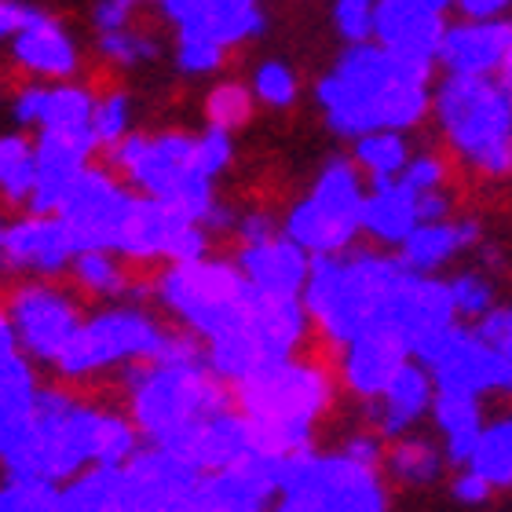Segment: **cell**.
Returning <instances> with one entry per match:
<instances>
[{
	"label": "cell",
	"instance_id": "obj_1",
	"mask_svg": "<svg viewBox=\"0 0 512 512\" xmlns=\"http://www.w3.org/2000/svg\"><path fill=\"white\" fill-rule=\"evenodd\" d=\"M136 450L139 432L125 414L77 403L63 388H41L26 436L0 465L63 487L92 465H125Z\"/></svg>",
	"mask_w": 512,
	"mask_h": 512
},
{
	"label": "cell",
	"instance_id": "obj_4",
	"mask_svg": "<svg viewBox=\"0 0 512 512\" xmlns=\"http://www.w3.org/2000/svg\"><path fill=\"white\" fill-rule=\"evenodd\" d=\"M128 421L154 447H165L205 417L235 410V384L202 359L132 363L125 374Z\"/></svg>",
	"mask_w": 512,
	"mask_h": 512
},
{
	"label": "cell",
	"instance_id": "obj_41",
	"mask_svg": "<svg viewBox=\"0 0 512 512\" xmlns=\"http://www.w3.org/2000/svg\"><path fill=\"white\" fill-rule=\"evenodd\" d=\"M443 176H447V169H443V161L439 158H414L406 161V169L395 176V180L403 183L410 194H428V191H439V183H443Z\"/></svg>",
	"mask_w": 512,
	"mask_h": 512
},
{
	"label": "cell",
	"instance_id": "obj_36",
	"mask_svg": "<svg viewBox=\"0 0 512 512\" xmlns=\"http://www.w3.org/2000/svg\"><path fill=\"white\" fill-rule=\"evenodd\" d=\"M128 118H132V110H128V96L121 88H107V92H96V103H92V139H96L99 150L114 147L121 136H128Z\"/></svg>",
	"mask_w": 512,
	"mask_h": 512
},
{
	"label": "cell",
	"instance_id": "obj_12",
	"mask_svg": "<svg viewBox=\"0 0 512 512\" xmlns=\"http://www.w3.org/2000/svg\"><path fill=\"white\" fill-rule=\"evenodd\" d=\"M4 315L11 322L19 352L30 363L48 366L59 359V352L81 326V304L48 278L19 282L4 300Z\"/></svg>",
	"mask_w": 512,
	"mask_h": 512
},
{
	"label": "cell",
	"instance_id": "obj_51",
	"mask_svg": "<svg viewBox=\"0 0 512 512\" xmlns=\"http://www.w3.org/2000/svg\"><path fill=\"white\" fill-rule=\"evenodd\" d=\"M158 4H161V0H158Z\"/></svg>",
	"mask_w": 512,
	"mask_h": 512
},
{
	"label": "cell",
	"instance_id": "obj_32",
	"mask_svg": "<svg viewBox=\"0 0 512 512\" xmlns=\"http://www.w3.org/2000/svg\"><path fill=\"white\" fill-rule=\"evenodd\" d=\"M59 494H63V487L52 480L4 472V480H0V512H59Z\"/></svg>",
	"mask_w": 512,
	"mask_h": 512
},
{
	"label": "cell",
	"instance_id": "obj_11",
	"mask_svg": "<svg viewBox=\"0 0 512 512\" xmlns=\"http://www.w3.org/2000/svg\"><path fill=\"white\" fill-rule=\"evenodd\" d=\"M275 491L304 494L326 512H384V491L377 480V465L330 454L315 458L311 450H293L275 461Z\"/></svg>",
	"mask_w": 512,
	"mask_h": 512
},
{
	"label": "cell",
	"instance_id": "obj_47",
	"mask_svg": "<svg viewBox=\"0 0 512 512\" xmlns=\"http://www.w3.org/2000/svg\"><path fill=\"white\" fill-rule=\"evenodd\" d=\"M458 4L472 19H491V15H498L502 8H509L512 0H458Z\"/></svg>",
	"mask_w": 512,
	"mask_h": 512
},
{
	"label": "cell",
	"instance_id": "obj_44",
	"mask_svg": "<svg viewBox=\"0 0 512 512\" xmlns=\"http://www.w3.org/2000/svg\"><path fill=\"white\" fill-rule=\"evenodd\" d=\"M487 344H494L498 352L505 355L512 363V308H502V311H487L480 322V330H476Z\"/></svg>",
	"mask_w": 512,
	"mask_h": 512
},
{
	"label": "cell",
	"instance_id": "obj_38",
	"mask_svg": "<svg viewBox=\"0 0 512 512\" xmlns=\"http://www.w3.org/2000/svg\"><path fill=\"white\" fill-rule=\"evenodd\" d=\"M450 286V297H454V311L458 315H472V319H483L487 311L494 308V289L487 278L480 275H458Z\"/></svg>",
	"mask_w": 512,
	"mask_h": 512
},
{
	"label": "cell",
	"instance_id": "obj_21",
	"mask_svg": "<svg viewBox=\"0 0 512 512\" xmlns=\"http://www.w3.org/2000/svg\"><path fill=\"white\" fill-rule=\"evenodd\" d=\"M505 44H509V26L491 19H476L469 26L443 30L436 48V59L450 74L461 77H491L502 66Z\"/></svg>",
	"mask_w": 512,
	"mask_h": 512
},
{
	"label": "cell",
	"instance_id": "obj_24",
	"mask_svg": "<svg viewBox=\"0 0 512 512\" xmlns=\"http://www.w3.org/2000/svg\"><path fill=\"white\" fill-rule=\"evenodd\" d=\"M480 235V227L476 224H458V220H428V224H417L410 235L399 242L403 249V260L410 271H432V267L447 264L450 256L458 253V249L472 246Z\"/></svg>",
	"mask_w": 512,
	"mask_h": 512
},
{
	"label": "cell",
	"instance_id": "obj_3",
	"mask_svg": "<svg viewBox=\"0 0 512 512\" xmlns=\"http://www.w3.org/2000/svg\"><path fill=\"white\" fill-rule=\"evenodd\" d=\"M235 410L242 414L253 443V458L278 461L293 450H308L311 428L330 403V381L319 366L271 359L238 377Z\"/></svg>",
	"mask_w": 512,
	"mask_h": 512
},
{
	"label": "cell",
	"instance_id": "obj_16",
	"mask_svg": "<svg viewBox=\"0 0 512 512\" xmlns=\"http://www.w3.org/2000/svg\"><path fill=\"white\" fill-rule=\"evenodd\" d=\"M454 315L458 311H454L447 282L428 278L425 271H410V267L399 278V286L392 289V297L384 300V308L377 311V319L403 333L414 355L436 341L439 333H447L454 326Z\"/></svg>",
	"mask_w": 512,
	"mask_h": 512
},
{
	"label": "cell",
	"instance_id": "obj_5",
	"mask_svg": "<svg viewBox=\"0 0 512 512\" xmlns=\"http://www.w3.org/2000/svg\"><path fill=\"white\" fill-rule=\"evenodd\" d=\"M406 264L399 256H311V271L304 282V311H308L319 333L330 344H348L355 333H363L392 297Z\"/></svg>",
	"mask_w": 512,
	"mask_h": 512
},
{
	"label": "cell",
	"instance_id": "obj_37",
	"mask_svg": "<svg viewBox=\"0 0 512 512\" xmlns=\"http://www.w3.org/2000/svg\"><path fill=\"white\" fill-rule=\"evenodd\" d=\"M253 96L267 107H289L297 99V77L282 63H264L253 77Z\"/></svg>",
	"mask_w": 512,
	"mask_h": 512
},
{
	"label": "cell",
	"instance_id": "obj_13",
	"mask_svg": "<svg viewBox=\"0 0 512 512\" xmlns=\"http://www.w3.org/2000/svg\"><path fill=\"white\" fill-rule=\"evenodd\" d=\"M205 227L183 213L180 205L147 198V194H132L128 213L114 238V253L125 260H198L205 256Z\"/></svg>",
	"mask_w": 512,
	"mask_h": 512
},
{
	"label": "cell",
	"instance_id": "obj_39",
	"mask_svg": "<svg viewBox=\"0 0 512 512\" xmlns=\"http://www.w3.org/2000/svg\"><path fill=\"white\" fill-rule=\"evenodd\" d=\"M224 63V44L209 41L202 33H180V66L191 74H205Z\"/></svg>",
	"mask_w": 512,
	"mask_h": 512
},
{
	"label": "cell",
	"instance_id": "obj_7",
	"mask_svg": "<svg viewBox=\"0 0 512 512\" xmlns=\"http://www.w3.org/2000/svg\"><path fill=\"white\" fill-rule=\"evenodd\" d=\"M99 154L107 158L103 165L136 194L180 205L198 224H205V216L213 213V176L202 165L198 139L187 132H161V136L128 132Z\"/></svg>",
	"mask_w": 512,
	"mask_h": 512
},
{
	"label": "cell",
	"instance_id": "obj_43",
	"mask_svg": "<svg viewBox=\"0 0 512 512\" xmlns=\"http://www.w3.org/2000/svg\"><path fill=\"white\" fill-rule=\"evenodd\" d=\"M136 8L139 0H99L96 11H92V22H96L99 33L125 30V26L136 22Z\"/></svg>",
	"mask_w": 512,
	"mask_h": 512
},
{
	"label": "cell",
	"instance_id": "obj_45",
	"mask_svg": "<svg viewBox=\"0 0 512 512\" xmlns=\"http://www.w3.org/2000/svg\"><path fill=\"white\" fill-rule=\"evenodd\" d=\"M454 498L465 505H476L483 502V498H491V483L483 480L480 472H461L458 480H454Z\"/></svg>",
	"mask_w": 512,
	"mask_h": 512
},
{
	"label": "cell",
	"instance_id": "obj_31",
	"mask_svg": "<svg viewBox=\"0 0 512 512\" xmlns=\"http://www.w3.org/2000/svg\"><path fill=\"white\" fill-rule=\"evenodd\" d=\"M355 161H359V169L377 183V180H395V176L406 169L410 154H406V143L399 132H392V128H377V132L359 136Z\"/></svg>",
	"mask_w": 512,
	"mask_h": 512
},
{
	"label": "cell",
	"instance_id": "obj_30",
	"mask_svg": "<svg viewBox=\"0 0 512 512\" xmlns=\"http://www.w3.org/2000/svg\"><path fill=\"white\" fill-rule=\"evenodd\" d=\"M469 469L480 472L491 487H509L512 483V417L498 425L483 428L476 447H472Z\"/></svg>",
	"mask_w": 512,
	"mask_h": 512
},
{
	"label": "cell",
	"instance_id": "obj_25",
	"mask_svg": "<svg viewBox=\"0 0 512 512\" xmlns=\"http://www.w3.org/2000/svg\"><path fill=\"white\" fill-rule=\"evenodd\" d=\"M363 227L388 246H399L417 227V194L399 180H377L363 202Z\"/></svg>",
	"mask_w": 512,
	"mask_h": 512
},
{
	"label": "cell",
	"instance_id": "obj_10",
	"mask_svg": "<svg viewBox=\"0 0 512 512\" xmlns=\"http://www.w3.org/2000/svg\"><path fill=\"white\" fill-rule=\"evenodd\" d=\"M363 202L366 191L359 169L348 161H333L319 176L311 198L286 216V238L315 256L344 253L363 231Z\"/></svg>",
	"mask_w": 512,
	"mask_h": 512
},
{
	"label": "cell",
	"instance_id": "obj_20",
	"mask_svg": "<svg viewBox=\"0 0 512 512\" xmlns=\"http://www.w3.org/2000/svg\"><path fill=\"white\" fill-rule=\"evenodd\" d=\"M238 267L264 293L300 297L311 271V256L297 242H289L286 235H267L238 249Z\"/></svg>",
	"mask_w": 512,
	"mask_h": 512
},
{
	"label": "cell",
	"instance_id": "obj_19",
	"mask_svg": "<svg viewBox=\"0 0 512 512\" xmlns=\"http://www.w3.org/2000/svg\"><path fill=\"white\" fill-rule=\"evenodd\" d=\"M414 359L406 337L388 322L374 319L363 333H355L344 344V384L363 399H377L384 384L392 381L406 363Z\"/></svg>",
	"mask_w": 512,
	"mask_h": 512
},
{
	"label": "cell",
	"instance_id": "obj_50",
	"mask_svg": "<svg viewBox=\"0 0 512 512\" xmlns=\"http://www.w3.org/2000/svg\"><path fill=\"white\" fill-rule=\"evenodd\" d=\"M0 271H4V220H0Z\"/></svg>",
	"mask_w": 512,
	"mask_h": 512
},
{
	"label": "cell",
	"instance_id": "obj_26",
	"mask_svg": "<svg viewBox=\"0 0 512 512\" xmlns=\"http://www.w3.org/2000/svg\"><path fill=\"white\" fill-rule=\"evenodd\" d=\"M432 414H436V425L447 432L450 461H458V465H461V461H469L472 447H476V439H480V432H483L480 403H476V395H469V392H439V388H436Z\"/></svg>",
	"mask_w": 512,
	"mask_h": 512
},
{
	"label": "cell",
	"instance_id": "obj_15",
	"mask_svg": "<svg viewBox=\"0 0 512 512\" xmlns=\"http://www.w3.org/2000/svg\"><path fill=\"white\" fill-rule=\"evenodd\" d=\"M132 194L136 191L125 180H118L107 165H88L66 187V194L55 205V216L70 227L77 253H85V249H110L114 253V238H118Z\"/></svg>",
	"mask_w": 512,
	"mask_h": 512
},
{
	"label": "cell",
	"instance_id": "obj_8",
	"mask_svg": "<svg viewBox=\"0 0 512 512\" xmlns=\"http://www.w3.org/2000/svg\"><path fill=\"white\" fill-rule=\"evenodd\" d=\"M439 125L450 147L472 161L487 176L512 172V99L491 77H461L450 81L436 96Z\"/></svg>",
	"mask_w": 512,
	"mask_h": 512
},
{
	"label": "cell",
	"instance_id": "obj_29",
	"mask_svg": "<svg viewBox=\"0 0 512 512\" xmlns=\"http://www.w3.org/2000/svg\"><path fill=\"white\" fill-rule=\"evenodd\" d=\"M92 103H96V92L88 85L55 81L44 92V110H41V121H37V132L41 128H88Z\"/></svg>",
	"mask_w": 512,
	"mask_h": 512
},
{
	"label": "cell",
	"instance_id": "obj_35",
	"mask_svg": "<svg viewBox=\"0 0 512 512\" xmlns=\"http://www.w3.org/2000/svg\"><path fill=\"white\" fill-rule=\"evenodd\" d=\"M99 59L107 66H118V70H128V66H139L154 59L158 55V41L143 30H110V33H99Z\"/></svg>",
	"mask_w": 512,
	"mask_h": 512
},
{
	"label": "cell",
	"instance_id": "obj_22",
	"mask_svg": "<svg viewBox=\"0 0 512 512\" xmlns=\"http://www.w3.org/2000/svg\"><path fill=\"white\" fill-rule=\"evenodd\" d=\"M41 381L33 374V363L22 352L0 359V461L8 458L15 443L26 436L33 421Z\"/></svg>",
	"mask_w": 512,
	"mask_h": 512
},
{
	"label": "cell",
	"instance_id": "obj_18",
	"mask_svg": "<svg viewBox=\"0 0 512 512\" xmlns=\"http://www.w3.org/2000/svg\"><path fill=\"white\" fill-rule=\"evenodd\" d=\"M8 52L11 63L30 81H70L81 70V52H77L74 37L52 15L37 8H30L26 22L11 33Z\"/></svg>",
	"mask_w": 512,
	"mask_h": 512
},
{
	"label": "cell",
	"instance_id": "obj_14",
	"mask_svg": "<svg viewBox=\"0 0 512 512\" xmlns=\"http://www.w3.org/2000/svg\"><path fill=\"white\" fill-rule=\"evenodd\" d=\"M414 359L428 366L439 392H469L476 399L483 392H512V363L480 333L450 326Z\"/></svg>",
	"mask_w": 512,
	"mask_h": 512
},
{
	"label": "cell",
	"instance_id": "obj_49",
	"mask_svg": "<svg viewBox=\"0 0 512 512\" xmlns=\"http://www.w3.org/2000/svg\"><path fill=\"white\" fill-rule=\"evenodd\" d=\"M11 352H19V344H15V333H11V322L4 315V304H0V359Z\"/></svg>",
	"mask_w": 512,
	"mask_h": 512
},
{
	"label": "cell",
	"instance_id": "obj_17",
	"mask_svg": "<svg viewBox=\"0 0 512 512\" xmlns=\"http://www.w3.org/2000/svg\"><path fill=\"white\" fill-rule=\"evenodd\" d=\"M77 256L70 227L55 213H22L4 220V267L33 278L63 275Z\"/></svg>",
	"mask_w": 512,
	"mask_h": 512
},
{
	"label": "cell",
	"instance_id": "obj_23",
	"mask_svg": "<svg viewBox=\"0 0 512 512\" xmlns=\"http://www.w3.org/2000/svg\"><path fill=\"white\" fill-rule=\"evenodd\" d=\"M432 399H436V381L428 374V366L410 359L392 381L384 384V392L377 395V410H374L377 432H384V436L406 432L432 406Z\"/></svg>",
	"mask_w": 512,
	"mask_h": 512
},
{
	"label": "cell",
	"instance_id": "obj_28",
	"mask_svg": "<svg viewBox=\"0 0 512 512\" xmlns=\"http://www.w3.org/2000/svg\"><path fill=\"white\" fill-rule=\"evenodd\" d=\"M70 278H74V286L88 297H121L128 289V271L121 264L118 253H110V249H85V253H77L70 260Z\"/></svg>",
	"mask_w": 512,
	"mask_h": 512
},
{
	"label": "cell",
	"instance_id": "obj_2",
	"mask_svg": "<svg viewBox=\"0 0 512 512\" xmlns=\"http://www.w3.org/2000/svg\"><path fill=\"white\" fill-rule=\"evenodd\" d=\"M330 125L344 136H366L377 128H410L428 110V63L388 48L355 44L337 74L319 85Z\"/></svg>",
	"mask_w": 512,
	"mask_h": 512
},
{
	"label": "cell",
	"instance_id": "obj_46",
	"mask_svg": "<svg viewBox=\"0 0 512 512\" xmlns=\"http://www.w3.org/2000/svg\"><path fill=\"white\" fill-rule=\"evenodd\" d=\"M344 454L355 461H363V465H377L381 461V443L374 436H352L344 443Z\"/></svg>",
	"mask_w": 512,
	"mask_h": 512
},
{
	"label": "cell",
	"instance_id": "obj_48",
	"mask_svg": "<svg viewBox=\"0 0 512 512\" xmlns=\"http://www.w3.org/2000/svg\"><path fill=\"white\" fill-rule=\"evenodd\" d=\"M275 512H326L319 502H311L304 494H282V502L275 505Z\"/></svg>",
	"mask_w": 512,
	"mask_h": 512
},
{
	"label": "cell",
	"instance_id": "obj_42",
	"mask_svg": "<svg viewBox=\"0 0 512 512\" xmlns=\"http://www.w3.org/2000/svg\"><path fill=\"white\" fill-rule=\"evenodd\" d=\"M44 92H48V85H41V81H26V85L11 96V121H15L19 128H37L41 110H44Z\"/></svg>",
	"mask_w": 512,
	"mask_h": 512
},
{
	"label": "cell",
	"instance_id": "obj_40",
	"mask_svg": "<svg viewBox=\"0 0 512 512\" xmlns=\"http://www.w3.org/2000/svg\"><path fill=\"white\" fill-rule=\"evenodd\" d=\"M337 26L352 44H363L374 33V0H341L337 4Z\"/></svg>",
	"mask_w": 512,
	"mask_h": 512
},
{
	"label": "cell",
	"instance_id": "obj_6",
	"mask_svg": "<svg viewBox=\"0 0 512 512\" xmlns=\"http://www.w3.org/2000/svg\"><path fill=\"white\" fill-rule=\"evenodd\" d=\"M180 359H202L198 344L187 333H169L154 315L139 308H103L81 319L77 333L52 366L63 381H85L114 366L180 363Z\"/></svg>",
	"mask_w": 512,
	"mask_h": 512
},
{
	"label": "cell",
	"instance_id": "obj_9",
	"mask_svg": "<svg viewBox=\"0 0 512 512\" xmlns=\"http://www.w3.org/2000/svg\"><path fill=\"white\" fill-rule=\"evenodd\" d=\"M158 293L165 308L180 322H187L205 341H216L220 333L235 330L246 315L253 282L242 275L238 264L227 260H180L158 278Z\"/></svg>",
	"mask_w": 512,
	"mask_h": 512
},
{
	"label": "cell",
	"instance_id": "obj_27",
	"mask_svg": "<svg viewBox=\"0 0 512 512\" xmlns=\"http://www.w3.org/2000/svg\"><path fill=\"white\" fill-rule=\"evenodd\" d=\"M33 139L26 132H0V202L26 205L33 194Z\"/></svg>",
	"mask_w": 512,
	"mask_h": 512
},
{
	"label": "cell",
	"instance_id": "obj_34",
	"mask_svg": "<svg viewBox=\"0 0 512 512\" xmlns=\"http://www.w3.org/2000/svg\"><path fill=\"white\" fill-rule=\"evenodd\" d=\"M253 118V92L246 85H238V81H224V85H216L205 99V121L209 128L216 132H235V128L249 125Z\"/></svg>",
	"mask_w": 512,
	"mask_h": 512
},
{
	"label": "cell",
	"instance_id": "obj_33",
	"mask_svg": "<svg viewBox=\"0 0 512 512\" xmlns=\"http://www.w3.org/2000/svg\"><path fill=\"white\" fill-rule=\"evenodd\" d=\"M384 458L392 465L395 480L410 483V487H425V483H432L439 476V450L428 439H417V436L395 439Z\"/></svg>",
	"mask_w": 512,
	"mask_h": 512
}]
</instances>
